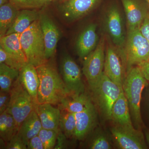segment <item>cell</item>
<instances>
[{
	"instance_id": "obj_26",
	"label": "cell",
	"mask_w": 149,
	"mask_h": 149,
	"mask_svg": "<svg viewBox=\"0 0 149 149\" xmlns=\"http://www.w3.org/2000/svg\"><path fill=\"white\" fill-rule=\"evenodd\" d=\"M19 70L12 68L5 64L0 63L1 91L10 92L14 83L19 77Z\"/></svg>"
},
{
	"instance_id": "obj_16",
	"label": "cell",
	"mask_w": 149,
	"mask_h": 149,
	"mask_svg": "<svg viewBox=\"0 0 149 149\" xmlns=\"http://www.w3.org/2000/svg\"><path fill=\"white\" fill-rule=\"evenodd\" d=\"M97 26L92 23L88 25L78 36L76 42V50L81 58H85L97 45L98 36Z\"/></svg>"
},
{
	"instance_id": "obj_20",
	"label": "cell",
	"mask_w": 149,
	"mask_h": 149,
	"mask_svg": "<svg viewBox=\"0 0 149 149\" xmlns=\"http://www.w3.org/2000/svg\"><path fill=\"white\" fill-rule=\"evenodd\" d=\"M93 105L91 97L85 93L70 94L63 99L59 104V109L75 113L84 111Z\"/></svg>"
},
{
	"instance_id": "obj_25",
	"label": "cell",
	"mask_w": 149,
	"mask_h": 149,
	"mask_svg": "<svg viewBox=\"0 0 149 149\" xmlns=\"http://www.w3.org/2000/svg\"><path fill=\"white\" fill-rule=\"evenodd\" d=\"M18 130L16 121L7 110L0 114V137L6 143Z\"/></svg>"
},
{
	"instance_id": "obj_22",
	"label": "cell",
	"mask_w": 149,
	"mask_h": 149,
	"mask_svg": "<svg viewBox=\"0 0 149 149\" xmlns=\"http://www.w3.org/2000/svg\"><path fill=\"white\" fill-rule=\"evenodd\" d=\"M20 35L18 33H12L1 37L0 46L8 53L22 63H25L27 62V58L22 47Z\"/></svg>"
},
{
	"instance_id": "obj_39",
	"label": "cell",
	"mask_w": 149,
	"mask_h": 149,
	"mask_svg": "<svg viewBox=\"0 0 149 149\" xmlns=\"http://www.w3.org/2000/svg\"><path fill=\"white\" fill-rule=\"evenodd\" d=\"M7 3H8V0H0V6H2Z\"/></svg>"
},
{
	"instance_id": "obj_10",
	"label": "cell",
	"mask_w": 149,
	"mask_h": 149,
	"mask_svg": "<svg viewBox=\"0 0 149 149\" xmlns=\"http://www.w3.org/2000/svg\"><path fill=\"white\" fill-rule=\"evenodd\" d=\"M118 146L122 149L148 148L145 137L141 130L126 128L116 125L111 130Z\"/></svg>"
},
{
	"instance_id": "obj_18",
	"label": "cell",
	"mask_w": 149,
	"mask_h": 149,
	"mask_svg": "<svg viewBox=\"0 0 149 149\" xmlns=\"http://www.w3.org/2000/svg\"><path fill=\"white\" fill-rule=\"evenodd\" d=\"M111 120L116 125L126 128H135L133 125L128 101L123 89L112 110Z\"/></svg>"
},
{
	"instance_id": "obj_13",
	"label": "cell",
	"mask_w": 149,
	"mask_h": 149,
	"mask_svg": "<svg viewBox=\"0 0 149 149\" xmlns=\"http://www.w3.org/2000/svg\"><path fill=\"white\" fill-rule=\"evenodd\" d=\"M128 31L138 29L149 13L148 6L137 0H122Z\"/></svg>"
},
{
	"instance_id": "obj_7",
	"label": "cell",
	"mask_w": 149,
	"mask_h": 149,
	"mask_svg": "<svg viewBox=\"0 0 149 149\" xmlns=\"http://www.w3.org/2000/svg\"><path fill=\"white\" fill-rule=\"evenodd\" d=\"M104 41L100 40L95 49L85 58L83 72L92 91L97 86L104 74L105 54Z\"/></svg>"
},
{
	"instance_id": "obj_31",
	"label": "cell",
	"mask_w": 149,
	"mask_h": 149,
	"mask_svg": "<svg viewBox=\"0 0 149 149\" xmlns=\"http://www.w3.org/2000/svg\"><path fill=\"white\" fill-rule=\"evenodd\" d=\"M5 63L12 68L19 70L24 64L13 56L8 53L0 46V63Z\"/></svg>"
},
{
	"instance_id": "obj_23",
	"label": "cell",
	"mask_w": 149,
	"mask_h": 149,
	"mask_svg": "<svg viewBox=\"0 0 149 149\" xmlns=\"http://www.w3.org/2000/svg\"><path fill=\"white\" fill-rule=\"evenodd\" d=\"M40 15L35 10L25 9L20 11L12 26L6 35L12 33L21 34L29 27L34 22L40 18Z\"/></svg>"
},
{
	"instance_id": "obj_38",
	"label": "cell",
	"mask_w": 149,
	"mask_h": 149,
	"mask_svg": "<svg viewBox=\"0 0 149 149\" xmlns=\"http://www.w3.org/2000/svg\"><path fill=\"white\" fill-rule=\"evenodd\" d=\"M146 139L149 146V131H147L146 133Z\"/></svg>"
},
{
	"instance_id": "obj_24",
	"label": "cell",
	"mask_w": 149,
	"mask_h": 149,
	"mask_svg": "<svg viewBox=\"0 0 149 149\" xmlns=\"http://www.w3.org/2000/svg\"><path fill=\"white\" fill-rule=\"evenodd\" d=\"M19 12V9L10 2L0 6V37L6 35Z\"/></svg>"
},
{
	"instance_id": "obj_27",
	"label": "cell",
	"mask_w": 149,
	"mask_h": 149,
	"mask_svg": "<svg viewBox=\"0 0 149 149\" xmlns=\"http://www.w3.org/2000/svg\"><path fill=\"white\" fill-rule=\"evenodd\" d=\"M61 111L59 129L68 139L74 138L76 128V119L74 113Z\"/></svg>"
},
{
	"instance_id": "obj_34",
	"label": "cell",
	"mask_w": 149,
	"mask_h": 149,
	"mask_svg": "<svg viewBox=\"0 0 149 149\" xmlns=\"http://www.w3.org/2000/svg\"><path fill=\"white\" fill-rule=\"evenodd\" d=\"M68 138L65 135L60 129H59L58 135L57 138L56 142L54 149H62L68 148Z\"/></svg>"
},
{
	"instance_id": "obj_3",
	"label": "cell",
	"mask_w": 149,
	"mask_h": 149,
	"mask_svg": "<svg viewBox=\"0 0 149 149\" xmlns=\"http://www.w3.org/2000/svg\"><path fill=\"white\" fill-rule=\"evenodd\" d=\"M19 39L27 62L37 67L47 61L46 59L45 42L39 19L34 22L20 34Z\"/></svg>"
},
{
	"instance_id": "obj_32",
	"label": "cell",
	"mask_w": 149,
	"mask_h": 149,
	"mask_svg": "<svg viewBox=\"0 0 149 149\" xmlns=\"http://www.w3.org/2000/svg\"><path fill=\"white\" fill-rule=\"evenodd\" d=\"M4 149H27V146L16 133L8 142L6 143Z\"/></svg>"
},
{
	"instance_id": "obj_5",
	"label": "cell",
	"mask_w": 149,
	"mask_h": 149,
	"mask_svg": "<svg viewBox=\"0 0 149 149\" xmlns=\"http://www.w3.org/2000/svg\"><path fill=\"white\" fill-rule=\"evenodd\" d=\"M126 73L149 59V43L139 28L128 31L125 49Z\"/></svg>"
},
{
	"instance_id": "obj_28",
	"label": "cell",
	"mask_w": 149,
	"mask_h": 149,
	"mask_svg": "<svg viewBox=\"0 0 149 149\" xmlns=\"http://www.w3.org/2000/svg\"><path fill=\"white\" fill-rule=\"evenodd\" d=\"M58 131L42 128L38 136L42 142L44 149H54L56 142Z\"/></svg>"
},
{
	"instance_id": "obj_1",
	"label": "cell",
	"mask_w": 149,
	"mask_h": 149,
	"mask_svg": "<svg viewBox=\"0 0 149 149\" xmlns=\"http://www.w3.org/2000/svg\"><path fill=\"white\" fill-rule=\"evenodd\" d=\"M47 61L36 67L40 80L38 103L59 105L70 94L56 67Z\"/></svg>"
},
{
	"instance_id": "obj_21",
	"label": "cell",
	"mask_w": 149,
	"mask_h": 149,
	"mask_svg": "<svg viewBox=\"0 0 149 149\" xmlns=\"http://www.w3.org/2000/svg\"><path fill=\"white\" fill-rule=\"evenodd\" d=\"M42 128L40 118L35 109L22 123L17 134L27 146L28 141L38 135Z\"/></svg>"
},
{
	"instance_id": "obj_36",
	"label": "cell",
	"mask_w": 149,
	"mask_h": 149,
	"mask_svg": "<svg viewBox=\"0 0 149 149\" xmlns=\"http://www.w3.org/2000/svg\"><path fill=\"white\" fill-rule=\"evenodd\" d=\"M139 30L149 43V13L141 24Z\"/></svg>"
},
{
	"instance_id": "obj_29",
	"label": "cell",
	"mask_w": 149,
	"mask_h": 149,
	"mask_svg": "<svg viewBox=\"0 0 149 149\" xmlns=\"http://www.w3.org/2000/svg\"><path fill=\"white\" fill-rule=\"evenodd\" d=\"M88 148L91 149H110L112 148V146L105 134L98 133L94 135L91 139Z\"/></svg>"
},
{
	"instance_id": "obj_19",
	"label": "cell",
	"mask_w": 149,
	"mask_h": 149,
	"mask_svg": "<svg viewBox=\"0 0 149 149\" xmlns=\"http://www.w3.org/2000/svg\"><path fill=\"white\" fill-rule=\"evenodd\" d=\"M43 128L58 131L61 111L50 104H38L35 108Z\"/></svg>"
},
{
	"instance_id": "obj_6",
	"label": "cell",
	"mask_w": 149,
	"mask_h": 149,
	"mask_svg": "<svg viewBox=\"0 0 149 149\" xmlns=\"http://www.w3.org/2000/svg\"><path fill=\"white\" fill-rule=\"evenodd\" d=\"M122 91L123 87L116 84L104 72L93 92L100 111L106 119L111 120L113 107Z\"/></svg>"
},
{
	"instance_id": "obj_15",
	"label": "cell",
	"mask_w": 149,
	"mask_h": 149,
	"mask_svg": "<svg viewBox=\"0 0 149 149\" xmlns=\"http://www.w3.org/2000/svg\"><path fill=\"white\" fill-rule=\"evenodd\" d=\"M18 78L21 85L31 97L35 108L39 104L38 94L40 85L36 67L28 62L24 63L19 70Z\"/></svg>"
},
{
	"instance_id": "obj_9",
	"label": "cell",
	"mask_w": 149,
	"mask_h": 149,
	"mask_svg": "<svg viewBox=\"0 0 149 149\" xmlns=\"http://www.w3.org/2000/svg\"><path fill=\"white\" fill-rule=\"evenodd\" d=\"M106 28L115 45L120 50V54L125 58L123 47L126 45L123 21L120 10L116 6L111 7L106 14Z\"/></svg>"
},
{
	"instance_id": "obj_8",
	"label": "cell",
	"mask_w": 149,
	"mask_h": 149,
	"mask_svg": "<svg viewBox=\"0 0 149 149\" xmlns=\"http://www.w3.org/2000/svg\"><path fill=\"white\" fill-rule=\"evenodd\" d=\"M60 70L70 94L85 93V85L82 80L80 68L68 54H64L62 57Z\"/></svg>"
},
{
	"instance_id": "obj_11",
	"label": "cell",
	"mask_w": 149,
	"mask_h": 149,
	"mask_svg": "<svg viewBox=\"0 0 149 149\" xmlns=\"http://www.w3.org/2000/svg\"><path fill=\"white\" fill-rule=\"evenodd\" d=\"M125 68V58L121 55L118 54L114 48L108 47L105 58L104 74L116 84L123 87L126 77Z\"/></svg>"
},
{
	"instance_id": "obj_41",
	"label": "cell",
	"mask_w": 149,
	"mask_h": 149,
	"mask_svg": "<svg viewBox=\"0 0 149 149\" xmlns=\"http://www.w3.org/2000/svg\"><path fill=\"white\" fill-rule=\"evenodd\" d=\"M47 1H48L50 2L51 1H54V0H47Z\"/></svg>"
},
{
	"instance_id": "obj_12",
	"label": "cell",
	"mask_w": 149,
	"mask_h": 149,
	"mask_svg": "<svg viewBox=\"0 0 149 149\" xmlns=\"http://www.w3.org/2000/svg\"><path fill=\"white\" fill-rule=\"evenodd\" d=\"M39 20L45 42L46 59L48 61L54 55L61 33L53 20L45 14H40Z\"/></svg>"
},
{
	"instance_id": "obj_37",
	"label": "cell",
	"mask_w": 149,
	"mask_h": 149,
	"mask_svg": "<svg viewBox=\"0 0 149 149\" xmlns=\"http://www.w3.org/2000/svg\"><path fill=\"white\" fill-rule=\"evenodd\" d=\"M145 79L149 82V59L138 65Z\"/></svg>"
},
{
	"instance_id": "obj_33",
	"label": "cell",
	"mask_w": 149,
	"mask_h": 149,
	"mask_svg": "<svg viewBox=\"0 0 149 149\" xmlns=\"http://www.w3.org/2000/svg\"><path fill=\"white\" fill-rule=\"evenodd\" d=\"M10 100V92L0 91V114L7 109Z\"/></svg>"
},
{
	"instance_id": "obj_40",
	"label": "cell",
	"mask_w": 149,
	"mask_h": 149,
	"mask_svg": "<svg viewBox=\"0 0 149 149\" xmlns=\"http://www.w3.org/2000/svg\"><path fill=\"white\" fill-rule=\"evenodd\" d=\"M149 4V0H145Z\"/></svg>"
},
{
	"instance_id": "obj_14",
	"label": "cell",
	"mask_w": 149,
	"mask_h": 149,
	"mask_svg": "<svg viewBox=\"0 0 149 149\" xmlns=\"http://www.w3.org/2000/svg\"><path fill=\"white\" fill-rule=\"evenodd\" d=\"M102 0H68L61 7L62 14L68 21L81 18L92 10Z\"/></svg>"
},
{
	"instance_id": "obj_35",
	"label": "cell",
	"mask_w": 149,
	"mask_h": 149,
	"mask_svg": "<svg viewBox=\"0 0 149 149\" xmlns=\"http://www.w3.org/2000/svg\"><path fill=\"white\" fill-rule=\"evenodd\" d=\"M27 149H44L42 142L39 136H35L28 141Z\"/></svg>"
},
{
	"instance_id": "obj_4",
	"label": "cell",
	"mask_w": 149,
	"mask_h": 149,
	"mask_svg": "<svg viewBox=\"0 0 149 149\" xmlns=\"http://www.w3.org/2000/svg\"><path fill=\"white\" fill-rule=\"evenodd\" d=\"M10 92V100L7 110L13 116L19 129L22 123L35 109V105L18 78L14 83Z\"/></svg>"
},
{
	"instance_id": "obj_17",
	"label": "cell",
	"mask_w": 149,
	"mask_h": 149,
	"mask_svg": "<svg viewBox=\"0 0 149 149\" xmlns=\"http://www.w3.org/2000/svg\"><path fill=\"white\" fill-rule=\"evenodd\" d=\"M76 128L74 139L83 141L91 133L97 121V115L94 105L84 111L74 113Z\"/></svg>"
},
{
	"instance_id": "obj_2",
	"label": "cell",
	"mask_w": 149,
	"mask_h": 149,
	"mask_svg": "<svg viewBox=\"0 0 149 149\" xmlns=\"http://www.w3.org/2000/svg\"><path fill=\"white\" fill-rule=\"evenodd\" d=\"M148 84L138 66L133 67L127 72L123 89L130 109L134 127L141 130L143 126L141 116V104L143 91Z\"/></svg>"
},
{
	"instance_id": "obj_30",
	"label": "cell",
	"mask_w": 149,
	"mask_h": 149,
	"mask_svg": "<svg viewBox=\"0 0 149 149\" xmlns=\"http://www.w3.org/2000/svg\"><path fill=\"white\" fill-rule=\"evenodd\" d=\"M10 2L19 9L41 8L49 2L47 0H10Z\"/></svg>"
}]
</instances>
